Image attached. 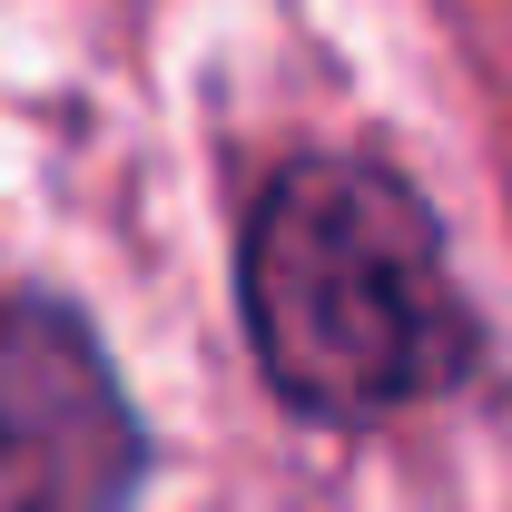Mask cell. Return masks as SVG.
Returning a JSON list of instances; mask_svg holds the SVG:
<instances>
[{
  "label": "cell",
  "mask_w": 512,
  "mask_h": 512,
  "mask_svg": "<svg viewBox=\"0 0 512 512\" xmlns=\"http://www.w3.org/2000/svg\"><path fill=\"white\" fill-rule=\"evenodd\" d=\"M237 276L266 384L316 424H375L473 365L444 237L375 158H296L256 207Z\"/></svg>",
  "instance_id": "6da1fadb"
},
{
  "label": "cell",
  "mask_w": 512,
  "mask_h": 512,
  "mask_svg": "<svg viewBox=\"0 0 512 512\" xmlns=\"http://www.w3.org/2000/svg\"><path fill=\"white\" fill-rule=\"evenodd\" d=\"M138 463L148 444L99 335L50 296L0 306V512H119Z\"/></svg>",
  "instance_id": "7a4b0ae2"
}]
</instances>
